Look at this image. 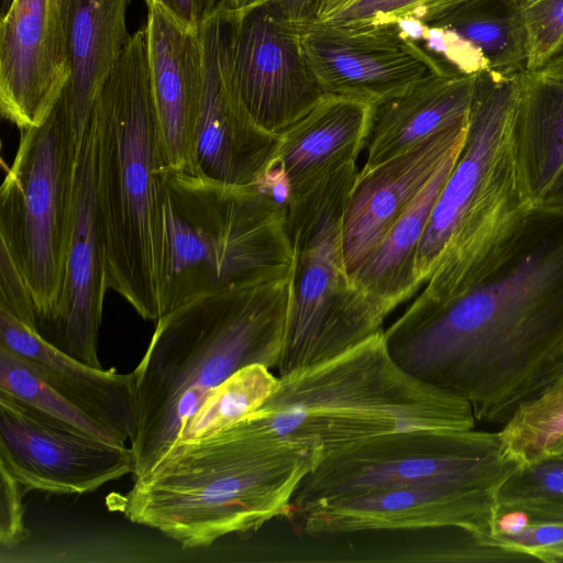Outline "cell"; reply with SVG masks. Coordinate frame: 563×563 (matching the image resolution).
I'll return each instance as SVG.
<instances>
[{"mask_svg":"<svg viewBox=\"0 0 563 563\" xmlns=\"http://www.w3.org/2000/svg\"><path fill=\"white\" fill-rule=\"evenodd\" d=\"M357 175L349 164L286 199L292 266L278 376L334 358L383 331L387 314L352 284L344 264L342 221Z\"/></svg>","mask_w":563,"mask_h":563,"instance_id":"obj_8","label":"cell"},{"mask_svg":"<svg viewBox=\"0 0 563 563\" xmlns=\"http://www.w3.org/2000/svg\"><path fill=\"white\" fill-rule=\"evenodd\" d=\"M277 383L278 376L260 364L235 372L210 391L176 442L206 438L231 428L257 410Z\"/></svg>","mask_w":563,"mask_h":563,"instance_id":"obj_27","label":"cell"},{"mask_svg":"<svg viewBox=\"0 0 563 563\" xmlns=\"http://www.w3.org/2000/svg\"><path fill=\"white\" fill-rule=\"evenodd\" d=\"M545 457L563 459V437H561L559 440L552 443L547 450H544L537 460Z\"/></svg>","mask_w":563,"mask_h":563,"instance_id":"obj_41","label":"cell"},{"mask_svg":"<svg viewBox=\"0 0 563 563\" xmlns=\"http://www.w3.org/2000/svg\"><path fill=\"white\" fill-rule=\"evenodd\" d=\"M350 0H328L324 12L321 18H323L325 14L331 12L332 10L343 5L344 3L349 2ZM320 18V19H321ZM319 19V20H320Z\"/></svg>","mask_w":563,"mask_h":563,"instance_id":"obj_43","label":"cell"},{"mask_svg":"<svg viewBox=\"0 0 563 563\" xmlns=\"http://www.w3.org/2000/svg\"><path fill=\"white\" fill-rule=\"evenodd\" d=\"M493 536L536 561H563V523H520L511 514L500 512Z\"/></svg>","mask_w":563,"mask_h":563,"instance_id":"obj_32","label":"cell"},{"mask_svg":"<svg viewBox=\"0 0 563 563\" xmlns=\"http://www.w3.org/2000/svg\"><path fill=\"white\" fill-rule=\"evenodd\" d=\"M522 73L475 75L464 140L418 249L417 278L427 282L422 298L442 301L466 289L534 206L515 141Z\"/></svg>","mask_w":563,"mask_h":563,"instance_id":"obj_4","label":"cell"},{"mask_svg":"<svg viewBox=\"0 0 563 563\" xmlns=\"http://www.w3.org/2000/svg\"><path fill=\"white\" fill-rule=\"evenodd\" d=\"M416 23L455 33L483 54L492 71L516 74L526 70L522 9L515 0H461Z\"/></svg>","mask_w":563,"mask_h":563,"instance_id":"obj_26","label":"cell"},{"mask_svg":"<svg viewBox=\"0 0 563 563\" xmlns=\"http://www.w3.org/2000/svg\"><path fill=\"white\" fill-rule=\"evenodd\" d=\"M461 146L446 157L379 243L350 274L352 284L387 316L421 286L416 273L418 249Z\"/></svg>","mask_w":563,"mask_h":563,"instance_id":"obj_25","label":"cell"},{"mask_svg":"<svg viewBox=\"0 0 563 563\" xmlns=\"http://www.w3.org/2000/svg\"><path fill=\"white\" fill-rule=\"evenodd\" d=\"M301 36L325 93L373 104L426 79L454 74L393 20H317L302 25Z\"/></svg>","mask_w":563,"mask_h":563,"instance_id":"obj_12","label":"cell"},{"mask_svg":"<svg viewBox=\"0 0 563 563\" xmlns=\"http://www.w3.org/2000/svg\"><path fill=\"white\" fill-rule=\"evenodd\" d=\"M527 41L526 70H536L563 48V0H536L522 8Z\"/></svg>","mask_w":563,"mask_h":563,"instance_id":"obj_31","label":"cell"},{"mask_svg":"<svg viewBox=\"0 0 563 563\" xmlns=\"http://www.w3.org/2000/svg\"><path fill=\"white\" fill-rule=\"evenodd\" d=\"M131 0H60L70 77L66 91L80 139L95 100L132 35Z\"/></svg>","mask_w":563,"mask_h":563,"instance_id":"obj_23","label":"cell"},{"mask_svg":"<svg viewBox=\"0 0 563 563\" xmlns=\"http://www.w3.org/2000/svg\"><path fill=\"white\" fill-rule=\"evenodd\" d=\"M95 123L90 115L78 143L75 198L63 285L56 308L37 332L52 345L93 367L106 291L109 289L95 191Z\"/></svg>","mask_w":563,"mask_h":563,"instance_id":"obj_15","label":"cell"},{"mask_svg":"<svg viewBox=\"0 0 563 563\" xmlns=\"http://www.w3.org/2000/svg\"><path fill=\"white\" fill-rule=\"evenodd\" d=\"M517 157L538 205L563 167V54L525 70L515 114Z\"/></svg>","mask_w":563,"mask_h":563,"instance_id":"obj_24","label":"cell"},{"mask_svg":"<svg viewBox=\"0 0 563 563\" xmlns=\"http://www.w3.org/2000/svg\"><path fill=\"white\" fill-rule=\"evenodd\" d=\"M518 5L522 9L525 8L526 5H528L529 3L536 1V0H515Z\"/></svg>","mask_w":563,"mask_h":563,"instance_id":"obj_45","label":"cell"},{"mask_svg":"<svg viewBox=\"0 0 563 563\" xmlns=\"http://www.w3.org/2000/svg\"><path fill=\"white\" fill-rule=\"evenodd\" d=\"M91 115L108 287L143 319L156 322L158 174L166 163L150 88L145 26L131 36Z\"/></svg>","mask_w":563,"mask_h":563,"instance_id":"obj_6","label":"cell"},{"mask_svg":"<svg viewBox=\"0 0 563 563\" xmlns=\"http://www.w3.org/2000/svg\"><path fill=\"white\" fill-rule=\"evenodd\" d=\"M562 372H563V342L558 346V349L551 354V356L544 363V365L534 383L533 390L530 396H532L538 390H540L545 385H548L551 380H553L555 377H558Z\"/></svg>","mask_w":563,"mask_h":563,"instance_id":"obj_39","label":"cell"},{"mask_svg":"<svg viewBox=\"0 0 563 563\" xmlns=\"http://www.w3.org/2000/svg\"><path fill=\"white\" fill-rule=\"evenodd\" d=\"M538 205L563 208V167Z\"/></svg>","mask_w":563,"mask_h":563,"instance_id":"obj_40","label":"cell"},{"mask_svg":"<svg viewBox=\"0 0 563 563\" xmlns=\"http://www.w3.org/2000/svg\"><path fill=\"white\" fill-rule=\"evenodd\" d=\"M503 455L525 464L563 437V372L523 400L498 431Z\"/></svg>","mask_w":563,"mask_h":563,"instance_id":"obj_29","label":"cell"},{"mask_svg":"<svg viewBox=\"0 0 563 563\" xmlns=\"http://www.w3.org/2000/svg\"><path fill=\"white\" fill-rule=\"evenodd\" d=\"M69 77L60 0H14L1 16L2 117L20 130L41 124Z\"/></svg>","mask_w":563,"mask_h":563,"instance_id":"obj_17","label":"cell"},{"mask_svg":"<svg viewBox=\"0 0 563 563\" xmlns=\"http://www.w3.org/2000/svg\"><path fill=\"white\" fill-rule=\"evenodd\" d=\"M518 465L503 455L498 432H390L323 454L297 490L292 512L338 497L422 485L497 492Z\"/></svg>","mask_w":563,"mask_h":563,"instance_id":"obj_10","label":"cell"},{"mask_svg":"<svg viewBox=\"0 0 563 563\" xmlns=\"http://www.w3.org/2000/svg\"><path fill=\"white\" fill-rule=\"evenodd\" d=\"M496 498L498 510L521 504L563 503V459L545 457L518 465L500 485Z\"/></svg>","mask_w":563,"mask_h":563,"instance_id":"obj_30","label":"cell"},{"mask_svg":"<svg viewBox=\"0 0 563 563\" xmlns=\"http://www.w3.org/2000/svg\"><path fill=\"white\" fill-rule=\"evenodd\" d=\"M242 421L325 454L396 431L472 430L477 420L465 399L401 368L383 330L334 358L278 376L272 395Z\"/></svg>","mask_w":563,"mask_h":563,"instance_id":"obj_7","label":"cell"},{"mask_svg":"<svg viewBox=\"0 0 563 563\" xmlns=\"http://www.w3.org/2000/svg\"><path fill=\"white\" fill-rule=\"evenodd\" d=\"M0 308L36 330V310L30 288L10 256L0 244Z\"/></svg>","mask_w":563,"mask_h":563,"instance_id":"obj_35","label":"cell"},{"mask_svg":"<svg viewBox=\"0 0 563 563\" xmlns=\"http://www.w3.org/2000/svg\"><path fill=\"white\" fill-rule=\"evenodd\" d=\"M288 299L289 277L207 295L159 317L133 371V478L170 449L214 387L250 365L278 367Z\"/></svg>","mask_w":563,"mask_h":563,"instance_id":"obj_3","label":"cell"},{"mask_svg":"<svg viewBox=\"0 0 563 563\" xmlns=\"http://www.w3.org/2000/svg\"><path fill=\"white\" fill-rule=\"evenodd\" d=\"M320 448L274 437L242 421L213 435L179 441L133 478L118 509L183 549L257 531L292 512Z\"/></svg>","mask_w":563,"mask_h":563,"instance_id":"obj_2","label":"cell"},{"mask_svg":"<svg viewBox=\"0 0 563 563\" xmlns=\"http://www.w3.org/2000/svg\"><path fill=\"white\" fill-rule=\"evenodd\" d=\"M475 76H435L372 104L362 170L467 119Z\"/></svg>","mask_w":563,"mask_h":563,"instance_id":"obj_22","label":"cell"},{"mask_svg":"<svg viewBox=\"0 0 563 563\" xmlns=\"http://www.w3.org/2000/svg\"><path fill=\"white\" fill-rule=\"evenodd\" d=\"M371 108L358 99L327 93L279 135L272 172L278 168L286 199L355 163L366 146Z\"/></svg>","mask_w":563,"mask_h":563,"instance_id":"obj_21","label":"cell"},{"mask_svg":"<svg viewBox=\"0 0 563 563\" xmlns=\"http://www.w3.org/2000/svg\"><path fill=\"white\" fill-rule=\"evenodd\" d=\"M291 266L286 202L261 185L232 186L188 167H162L159 317L207 295L287 278Z\"/></svg>","mask_w":563,"mask_h":563,"instance_id":"obj_5","label":"cell"},{"mask_svg":"<svg viewBox=\"0 0 563 563\" xmlns=\"http://www.w3.org/2000/svg\"><path fill=\"white\" fill-rule=\"evenodd\" d=\"M0 390L78 432L111 444L130 445L118 431L76 407L49 386L32 364L3 346H0Z\"/></svg>","mask_w":563,"mask_h":563,"instance_id":"obj_28","label":"cell"},{"mask_svg":"<svg viewBox=\"0 0 563 563\" xmlns=\"http://www.w3.org/2000/svg\"><path fill=\"white\" fill-rule=\"evenodd\" d=\"M238 11L223 7L199 24L203 88L191 163L197 174L232 186H265L280 136L261 128L233 84Z\"/></svg>","mask_w":563,"mask_h":563,"instance_id":"obj_11","label":"cell"},{"mask_svg":"<svg viewBox=\"0 0 563 563\" xmlns=\"http://www.w3.org/2000/svg\"><path fill=\"white\" fill-rule=\"evenodd\" d=\"M520 523H563V503L521 504L501 508Z\"/></svg>","mask_w":563,"mask_h":563,"instance_id":"obj_36","label":"cell"},{"mask_svg":"<svg viewBox=\"0 0 563 563\" xmlns=\"http://www.w3.org/2000/svg\"><path fill=\"white\" fill-rule=\"evenodd\" d=\"M0 462L27 492L58 495L92 493L135 471L130 445L78 432L2 390Z\"/></svg>","mask_w":563,"mask_h":563,"instance_id":"obj_13","label":"cell"},{"mask_svg":"<svg viewBox=\"0 0 563 563\" xmlns=\"http://www.w3.org/2000/svg\"><path fill=\"white\" fill-rule=\"evenodd\" d=\"M14 0H1V16H3L10 9Z\"/></svg>","mask_w":563,"mask_h":563,"instance_id":"obj_44","label":"cell"},{"mask_svg":"<svg viewBox=\"0 0 563 563\" xmlns=\"http://www.w3.org/2000/svg\"><path fill=\"white\" fill-rule=\"evenodd\" d=\"M145 2L158 5L186 29L198 31L200 22L197 0H145Z\"/></svg>","mask_w":563,"mask_h":563,"instance_id":"obj_38","label":"cell"},{"mask_svg":"<svg viewBox=\"0 0 563 563\" xmlns=\"http://www.w3.org/2000/svg\"><path fill=\"white\" fill-rule=\"evenodd\" d=\"M561 53L563 54V48H562Z\"/></svg>","mask_w":563,"mask_h":563,"instance_id":"obj_46","label":"cell"},{"mask_svg":"<svg viewBox=\"0 0 563 563\" xmlns=\"http://www.w3.org/2000/svg\"><path fill=\"white\" fill-rule=\"evenodd\" d=\"M0 346L32 364L46 383L133 443L137 431L134 373L93 367L65 354L34 328L0 308Z\"/></svg>","mask_w":563,"mask_h":563,"instance_id":"obj_20","label":"cell"},{"mask_svg":"<svg viewBox=\"0 0 563 563\" xmlns=\"http://www.w3.org/2000/svg\"><path fill=\"white\" fill-rule=\"evenodd\" d=\"M302 25L267 0L238 11L232 47L235 90L252 119L280 135L327 93L305 54Z\"/></svg>","mask_w":563,"mask_h":563,"instance_id":"obj_14","label":"cell"},{"mask_svg":"<svg viewBox=\"0 0 563 563\" xmlns=\"http://www.w3.org/2000/svg\"><path fill=\"white\" fill-rule=\"evenodd\" d=\"M20 131L1 186L0 244L30 288L37 330L59 299L74 210L79 139L66 88L41 124Z\"/></svg>","mask_w":563,"mask_h":563,"instance_id":"obj_9","label":"cell"},{"mask_svg":"<svg viewBox=\"0 0 563 563\" xmlns=\"http://www.w3.org/2000/svg\"><path fill=\"white\" fill-rule=\"evenodd\" d=\"M384 336L408 374L503 426L563 342V208L533 206L466 289L442 301L418 296Z\"/></svg>","mask_w":563,"mask_h":563,"instance_id":"obj_1","label":"cell"},{"mask_svg":"<svg viewBox=\"0 0 563 563\" xmlns=\"http://www.w3.org/2000/svg\"><path fill=\"white\" fill-rule=\"evenodd\" d=\"M265 0H227V7L235 11H243Z\"/></svg>","mask_w":563,"mask_h":563,"instance_id":"obj_42","label":"cell"},{"mask_svg":"<svg viewBox=\"0 0 563 563\" xmlns=\"http://www.w3.org/2000/svg\"><path fill=\"white\" fill-rule=\"evenodd\" d=\"M461 0H350L320 20H418Z\"/></svg>","mask_w":563,"mask_h":563,"instance_id":"obj_33","label":"cell"},{"mask_svg":"<svg viewBox=\"0 0 563 563\" xmlns=\"http://www.w3.org/2000/svg\"><path fill=\"white\" fill-rule=\"evenodd\" d=\"M146 5L148 79L165 163L189 167L203 88L199 31L186 29L156 4Z\"/></svg>","mask_w":563,"mask_h":563,"instance_id":"obj_19","label":"cell"},{"mask_svg":"<svg viewBox=\"0 0 563 563\" xmlns=\"http://www.w3.org/2000/svg\"><path fill=\"white\" fill-rule=\"evenodd\" d=\"M497 492L422 485L338 497L300 515L312 537L463 528L494 534Z\"/></svg>","mask_w":563,"mask_h":563,"instance_id":"obj_16","label":"cell"},{"mask_svg":"<svg viewBox=\"0 0 563 563\" xmlns=\"http://www.w3.org/2000/svg\"><path fill=\"white\" fill-rule=\"evenodd\" d=\"M466 121L429 136L372 169L358 172L342 221L343 256L349 275L462 144Z\"/></svg>","mask_w":563,"mask_h":563,"instance_id":"obj_18","label":"cell"},{"mask_svg":"<svg viewBox=\"0 0 563 563\" xmlns=\"http://www.w3.org/2000/svg\"><path fill=\"white\" fill-rule=\"evenodd\" d=\"M27 493L13 473L0 462V545L12 550L30 537L24 522L23 497Z\"/></svg>","mask_w":563,"mask_h":563,"instance_id":"obj_34","label":"cell"},{"mask_svg":"<svg viewBox=\"0 0 563 563\" xmlns=\"http://www.w3.org/2000/svg\"><path fill=\"white\" fill-rule=\"evenodd\" d=\"M286 19L307 25L322 16L325 0H267Z\"/></svg>","mask_w":563,"mask_h":563,"instance_id":"obj_37","label":"cell"}]
</instances>
